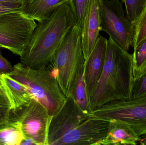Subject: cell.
<instances>
[{
	"label": "cell",
	"instance_id": "obj_14",
	"mask_svg": "<svg viewBox=\"0 0 146 145\" xmlns=\"http://www.w3.org/2000/svg\"><path fill=\"white\" fill-rule=\"evenodd\" d=\"M0 86L4 90L10 103L11 109L20 107L32 98L27 89L7 74L1 75Z\"/></svg>",
	"mask_w": 146,
	"mask_h": 145
},
{
	"label": "cell",
	"instance_id": "obj_3",
	"mask_svg": "<svg viewBox=\"0 0 146 145\" xmlns=\"http://www.w3.org/2000/svg\"><path fill=\"white\" fill-rule=\"evenodd\" d=\"M7 75L23 85L32 98L42 105L52 116L59 111L66 101V97L48 66L33 69L19 62Z\"/></svg>",
	"mask_w": 146,
	"mask_h": 145
},
{
	"label": "cell",
	"instance_id": "obj_7",
	"mask_svg": "<svg viewBox=\"0 0 146 145\" xmlns=\"http://www.w3.org/2000/svg\"><path fill=\"white\" fill-rule=\"evenodd\" d=\"M120 0H100L101 31L109 35L120 47L128 51L134 40V25L125 14Z\"/></svg>",
	"mask_w": 146,
	"mask_h": 145
},
{
	"label": "cell",
	"instance_id": "obj_27",
	"mask_svg": "<svg viewBox=\"0 0 146 145\" xmlns=\"http://www.w3.org/2000/svg\"><path fill=\"white\" fill-rule=\"evenodd\" d=\"M36 145L35 142L32 140L30 139L25 138L22 142L21 145Z\"/></svg>",
	"mask_w": 146,
	"mask_h": 145
},
{
	"label": "cell",
	"instance_id": "obj_29",
	"mask_svg": "<svg viewBox=\"0 0 146 145\" xmlns=\"http://www.w3.org/2000/svg\"><path fill=\"white\" fill-rule=\"evenodd\" d=\"M120 1H122L123 2V3L124 2V0H120Z\"/></svg>",
	"mask_w": 146,
	"mask_h": 145
},
{
	"label": "cell",
	"instance_id": "obj_6",
	"mask_svg": "<svg viewBox=\"0 0 146 145\" xmlns=\"http://www.w3.org/2000/svg\"><path fill=\"white\" fill-rule=\"evenodd\" d=\"M90 115L123 123L140 138L146 136V94L133 99L109 102L91 112Z\"/></svg>",
	"mask_w": 146,
	"mask_h": 145
},
{
	"label": "cell",
	"instance_id": "obj_25",
	"mask_svg": "<svg viewBox=\"0 0 146 145\" xmlns=\"http://www.w3.org/2000/svg\"><path fill=\"white\" fill-rule=\"evenodd\" d=\"M20 10H22L21 8L17 7L14 6H10L0 3V15L6 13Z\"/></svg>",
	"mask_w": 146,
	"mask_h": 145
},
{
	"label": "cell",
	"instance_id": "obj_15",
	"mask_svg": "<svg viewBox=\"0 0 146 145\" xmlns=\"http://www.w3.org/2000/svg\"><path fill=\"white\" fill-rule=\"evenodd\" d=\"M68 0H27L22 11L27 16L40 22L48 18L54 11Z\"/></svg>",
	"mask_w": 146,
	"mask_h": 145
},
{
	"label": "cell",
	"instance_id": "obj_5",
	"mask_svg": "<svg viewBox=\"0 0 146 145\" xmlns=\"http://www.w3.org/2000/svg\"><path fill=\"white\" fill-rule=\"evenodd\" d=\"M52 116L39 102L32 98L25 104L11 109L8 123L19 127L25 138L36 145H48V134Z\"/></svg>",
	"mask_w": 146,
	"mask_h": 145
},
{
	"label": "cell",
	"instance_id": "obj_30",
	"mask_svg": "<svg viewBox=\"0 0 146 145\" xmlns=\"http://www.w3.org/2000/svg\"><path fill=\"white\" fill-rule=\"evenodd\" d=\"M1 73H0V79H1Z\"/></svg>",
	"mask_w": 146,
	"mask_h": 145
},
{
	"label": "cell",
	"instance_id": "obj_18",
	"mask_svg": "<svg viewBox=\"0 0 146 145\" xmlns=\"http://www.w3.org/2000/svg\"><path fill=\"white\" fill-rule=\"evenodd\" d=\"M72 95L78 105L83 111L89 114L91 113L89 100L84 81V70L81 72L79 76Z\"/></svg>",
	"mask_w": 146,
	"mask_h": 145
},
{
	"label": "cell",
	"instance_id": "obj_10",
	"mask_svg": "<svg viewBox=\"0 0 146 145\" xmlns=\"http://www.w3.org/2000/svg\"><path fill=\"white\" fill-rule=\"evenodd\" d=\"M90 114L83 111L72 95L66 99L59 111L52 117L48 134V145L62 137L89 117Z\"/></svg>",
	"mask_w": 146,
	"mask_h": 145
},
{
	"label": "cell",
	"instance_id": "obj_16",
	"mask_svg": "<svg viewBox=\"0 0 146 145\" xmlns=\"http://www.w3.org/2000/svg\"><path fill=\"white\" fill-rule=\"evenodd\" d=\"M19 127L13 123L0 126V145H21L25 139Z\"/></svg>",
	"mask_w": 146,
	"mask_h": 145
},
{
	"label": "cell",
	"instance_id": "obj_23",
	"mask_svg": "<svg viewBox=\"0 0 146 145\" xmlns=\"http://www.w3.org/2000/svg\"><path fill=\"white\" fill-rule=\"evenodd\" d=\"M11 106L6 93L0 86V126L8 123Z\"/></svg>",
	"mask_w": 146,
	"mask_h": 145
},
{
	"label": "cell",
	"instance_id": "obj_20",
	"mask_svg": "<svg viewBox=\"0 0 146 145\" xmlns=\"http://www.w3.org/2000/svg\"><path fill=\"white\" fill-rule=\"evenodd\" d=\"M134 25V40L133 47H135L146 38V6Z\"/></svg>",
	"mask_w": 146,
	"mask_h": 145
},
{
	"label": "cell",
	"instance_id": "obj_2",
	"mask_svg": "<svg viewBox=\"0 0 146 145\" xmlns=\"http://www.w3.org/2000/svg\"><path fill=\"white\" fill-rule=\"evenodd\" d=\"M133 79L132 54L109 37L104 70L88 99L91 112L111 101L130 100Z\"/></svg>",
	"mask_w": 146,
	"mask_h": 145
},
{
	"label": "cell",
	"instance_id": "obj_26",
	"mask_svg": "<svg viewBox=\"0 0 146 145\" xmlns=\"http://www.w3.org/2000/svg\"><path fill=\"white\" fill-rule=\"evenodd\" d=\"M26 0H0V3L22 8Z\"/></svg>",
	"mask_w": 146,
	"mask_h": 145
},
{
	"label": "cell",
	"instance_id": "obj_1",
	"mask_svg": "<svg viewBox=\"0 0 146 145\" xmlns=\"http://www.w3.org/2000/svg\"><path fill=\"white\" fill-rule=\"evenodd\" d=\"M75 18L68 2L47 18L38 22L29 43L20 56L25 66L38 69L50 64L56 52L74 26Z\"/></svg>",
	"mask_w": 146,
	"mask_h": 145
},
{
	"label": "cell",
	"instance_id": "obj_13",
	"mask_svg": "<svg viewBox=\"0 0 146 145\" xmlns=\"http://www.w3.org/2000/svg\"><path fill=\"white\" fill-rule=\"evenodd\" d=\"M140 140V137L131 127L112 120L110 121L107 134L100 145H136L139 144Z\"/></svg>",
	"mask_w": 146,
	"mask_h": 145
},
{
	"label": "cell",
	"instance_id": "obj_31",
	"mask_svg": "<svg viewBox=\"0 0 146 145\" xmlns=\"http://www.w3.org/2000/svg\"><path fill=\"white\" fill-rule=\"evenodd\" d=\"M27 1V0H26V1Z\"/></svg>",
	"mask_w": 146,
	"mask_h": 145
},
{
	"label": "cell",
	"instance_id": "obj_8",
	"mask_svg": "<svg viewBox=\"0 0 146 145\" xmlns=\"http://www.w3.org/2000/svg\"><path fill=\"white\" fill-rule=\"evenodd\" d=\"M37 25L22 10L0 15V48L20 57Z\"/></svg>",
	"mask_w": 146,
	"mask_h": 145
},
{
	"label": "cell",
	"instance_id": "obj_21",
	"mask_svg": "<svg viewBox=\"0 0 146 145\" xmlns=\"http://www.w3.org/2000/svg\"><path fill=\"white\" fill-rule=\"evenodd\" d=\"M88 1L89 0H68V2L74 15L76 25L80 30Z\"/></svg>",
	"mask_w": 146,
	"mask_h": 145
},
{
	"label": "cell",
	"instance_id": "obj_24",
	"mask_svg": "<svg viewBox=\"0 0 146 145\" xmlns=\"http://www.w3.org/2000/svg\"><path fill=\"white\" fill-rule=\"evenodd\" d=\"M14 70V66L11 64L6 58L2 55L0 52V73L1 75L3 74H8L12 72Z\"/></svg>",
	"mask_w": 146,
	"mask_h": 145
},
{
	"label": "cell",
	"instance_id": "obj_11",
	"mask_svg": "<svg viewBox=\"0 0 146 145\" xmlns=\"http://www.w3.org/2000/svg\"><path fill=\"white\" fill-rule=\"evenodd\" d=\"M107 41L106 37L100 35L92 52L85 60L84 81L88 99L95 89L104 70Z\"/></svg>",
	"mask_w": 146,
	"mask_h": 145
},
{
	"label": "cell",
	"instance_id": "obj_12",
	"mask_svg": "<svg viewBox=\"0 0 146 145\" xmlns=\"http://www.w3.org/2000/svg\"><path fill=\"white\" fill-rule=\"evenodd\" d=\"M100 14V0H89L81 28L82 48L86 60L99 37L101 31Z\"/></svg>",
	"mask_w": 146,
	"mask_h": 145
},
{
	"label": "cell",
	"instance_id": "obj_22",
	"mask_svg": "<svg viewBox=\"0 0 146 145\" xmlns=\"http://www.w3.org/2000/svg\"><path fill=\"white\" fill-rule=\"evenodd\" d=\"M146 94V70L137 78H134L131 88L130 100Z\"/></svg>",
	"mask_w": 146,
	"mask_h": 145
},
{
	"label": "cell",
	"instance_id": "obj_17",
	"mask_svg": "<svg viewBox=\"0 0 146 145\" xmlns=\"http://www.w3.org/2000/svg\"><path fill=\"white\" fill-rule=\"evenodd\" d=\"M134 49L132 54L133 76L134 78H137L146 70V38Z\"/></svg>",
	"mask_w": 146,
	"mask_h": 145
},
{
	"label": "cell",
	"instance_id": "obj_4",
	"mask_svg": "<svg viewBox=\"0 0 146 145\" xmlns=\"http://www.w3.org/2000/svg\"><path fill=\"white\" fill-rule=\"evenodd\" d=\"M80 28L75 25L68 34L48 66L66 97L72 95L81 72L84 70Z\"/></svg>",
	"mask_w": 146,
	"mask_h": 145
},
{
	"label": "cell",
	"instance_id": "obj_9",
	"mask_svg": "<svg viewBox=\"0 0 146 145\" xmlns=\"http://www.w3.org/2000/svg\"><path fill=\"white\" fill-rule=\"evenodd\" d=\"M109 123L90 115L86 121L66 133L53 145H100L107 134Z\"/></svg>",
	"mask_w": 146,
	"mask_h": 145
},
{
	"label": "cell",
	"instance_id": "obj_19",
	"mask_svg": "<svg viewBox=\"0 0 146 145\" xmlns=\"http://www.w3.org/2000/svg\"><path fill=\"white\" fill-rule=\"evenodd\" d=\"M126 15L134 24L146 6V0H124Z\"/></svg>",
	"mask_w": 146,
	"mask_h": 145
},
{
	"label": "cell",
	"instance_id": "obj_28",
	"mask_svg": "<svg viewBox=\"0 0 146 145\" xmlns=\"http://www.w3.org/2000/svg\"><path fill=\"white\" fill-rule=\"evenodd\" d=\"M139 144L142 145H146V136L141 137Z\"/></svg>",
	"mask_w": 146,
	"mask_h": 145
}]
</instances>
